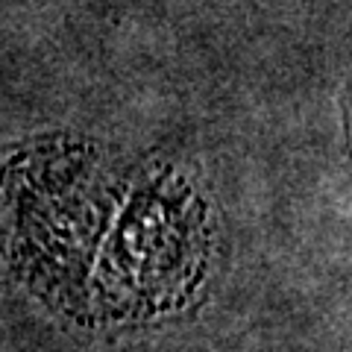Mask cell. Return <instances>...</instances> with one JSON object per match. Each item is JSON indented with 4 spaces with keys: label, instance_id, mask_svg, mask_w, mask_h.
<instances>
[{
    "label": "cell",
    "instance_id": "6da1fadb",
    "mask_svg": "<svg viewBox=\"0 0 352 352\" xmlns=\"http://www.w3.org/2000/svg\"><path fill=\"white\" fill-rule=\"evenodd\" d=\"M0 235L21 273L85 320L179 308L206 261V203L173 162L124 159L97 141L41 135L0 164Z\"/></svg>",
    "mask_w": 352,
    "mask_h": 352
}]
</instances>
